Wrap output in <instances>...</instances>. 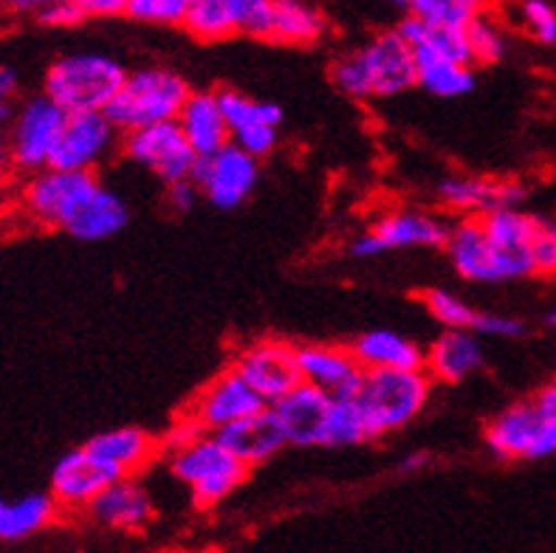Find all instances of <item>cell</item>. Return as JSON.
<instances>
[{"instance_id": "cell-1", "label": "cell", "mask_w": 556, "mask_h": 553, "mask_svg": "<svg viewBox=\"0 0 556 553\" xmlns=\"http://www.w3.org/2000/svg\"><path fill=\"white\" fill-rule=\"evenodd\" d=\"M333 85L351 99H390L416 88V54L399 28L381 32L356 51L337 60Z\"/></svg>"}, {"instance_id": "cell-2", "label": "cell", "mask_w": 556, "mask_h": 553, "mask_svg": "<svg viewBox=\"0 0 556 553\" xmlns=\"http://www.w3.org/2000/svg\"><path fill=\"white\" fill-rule=\"evenodd\" d=\"M432 376L424 367L399 370V367H374L365 370L353 404L359 406L367 438H381L395 429L407 427L424 413L430 401Z\"/></svg>"}, {"instance_id": "cell-3", "label": "cell", "mask_w": 556, "mask_h": 553, "mask_svg": "<svg viewBox=\"0 0 556 553\" xmlns=\"http://www.w3.org/2000/svg\"><path fill=\"white\" fill-rule=\"evenodd\" d=\"M97 173L91 169L46 167L17 176V184L9 196V210L21 217L23 224L37 229H65L79 203L99 187Z\"/></svg>"}, {"instance_id": "cell-4", "label": "cell", "mask_w": 556, "mask_h": 553, "mask_svg": "<svg viewBox=\"0 0 556 553\" xmlns=\"http://www.w3.org/2000/svg\"><path fill=\"white\" fill-rule=\"evenodd\" d=\"M164 452H167L169 472L190 489L192 503L201 512L224 503L252 472L215 432H198L187 443Z\"/></svg>"}, {"instance_id": "cell-5", "label": "cell", "mask_w": 556, "mask_h": 553, "mask_svg": "<svg viewBox=\"0 0 556 553\" xmlns=\"http://www.w3.org/2000/svg\"><path fill=\"white\" fill-rule=\"evenodd\" d=\"M127 68L99 51H74L56 56L46 68L42 93L51 97L65 113L105 111L122 88Z\"/></svg>"}, {"instance_id": "cell-6", "label": "cell", "mask_w": 556, "mask_h": 553, "mask_svg": "<svg viewBox=\"0 0 556 553\" xmlns=\"http://www.w3.org/2000/svg\"><path fill=\"white\" fill-rule=\"evenodd\" d=\"M190 97V85L181 74L169 68H139L127 71L125 83L111 99L105 113L119 127V134L136 127L155 125V122L178 120L184 102Z\"/></svg>"}, {"instance_id": "cell-7", "label": "cell", "mask_w": 556, "mask_h": 553, "mask_svg": "<svg viewBox=\"0 0 556 553\" xmlns=\"http://www.w3.org/2000/svg\"><path fill=\"white\" fill-rule=\"evenodd\" d=\"M486 447L501 461H543L556 455V418L536 399L508 406L486 427Z\"/></svg>"}, {"instance_id": "cell-8", "label": "cell", "mask_w": 556, "mask_h": 553, "mask_svg": "<svg viewBox=\"0 0 556 553\" xmlns=\"http://www.w3.org/2000/svg\"><path fill=\"white\" fill-rule=\"evenodd\" d=\"M63 122L65 111L46 93L28 97L23 105L14 108V120L3 141H7L9 162L17 176L35 173L49 164Z\"/></svg>"}, {"instance_id": "cell-9", "label": "cell", "mask_w": 556, "mask_h": 553, "mask_svg": "<svg viewBox=\"0 0 556 553\" xmlns=\"http://www.w3.org/2000/svg\"><path fill=\"white\" fill-rule=\"evenodd\" d=\"M450 224L446 217L424 210H393L381 215L370 229L351 240L353 257H379L399 249H438L446 243Z\"/></svg>"}, {"instance_id": "cell-10", "label": "cell", "mask_w": 556, "mask_h": 553, "mask_svg": "<svg viewBox=\"0 0 556 553\" xmlns=\"http://www.w3.org/2000/svg\"><path fill=\"white\" fill-rule=\"evenodd\" d=\"M261 178V159L240 150L235 141H226L210 155H198L192 169V181L204 201L215 210H238L257 187Z\"/></svg>"}, {"instance_id": "cell-11", "label": "cell", "mask_w": 556, "mask_h": 553, "mask_svg": "<svg viewBox=\"0 0 556 553\" xmlns=\"http://www.w3.org/2000/svg\"><path fill=\"white\" fill-rule=\"evenodd\" d=\"M122 150L130 162L150 169L164 184L192 178V169L198 164V153L192 150L176 120L127 130Z\"/></svg>"}, {"instance_id": "cell-12", "label": "cell", "mask_w": 556, "mask_h": 553, "mask_svg": "<svg viewBox=\"0 0 556 553\" xmlns=\"http://www.w3.org/2000/svg\"><path fill=\"white\" fill-rule=\"evenodd\" d=\"M275 0H192L184 28L198 40H226V37L271 35Z\"/></svg>"}, {"instance_id": "cell-13", "label": "cell", "mask_w": 556, "mask_h": 553, "mask_svg": "<svg viewBox=\"0 0 556 553\" xmlns=\"http://www.w3.org/2000/svg\"><path fill=\"white\" fill-rule=\"evenodd\" d=\"M116 144H119V127L113 125L105 111L65 113L49 164L51 167L97 173L99 164L105 162Z\"/></svg>"}, {"instance_id": "cell-14", "label": "cell", "mask_w": 556, "mask_h": 553, "mask_svg": "<svg viewBox=\"0 0 556 553\" xmlns=\"http://www.w3.org/2000/svg\"><path fill=\"white\" fill-rule=\"evenodd\" d=\"M263 406L268 404L261 399V392L254 390L235 367H229V370H224L220 376L212 378L210 385L198 390V395L187 404L184 415L195 420L204 432H218V429L229 427L235 420L257 413Z\"/></svg>"}, {"instance_id": "cell-15", "label": "cell", "mask_w": 556, "mask_h": 553, "mask_svg": "<svg viewBox=\"0 0 556 553\" xmlns=\"http://www.w3.org/2000/svg\"><path fill=\"white\" fill-rule=\"evenodd\" d=\"M235 370L247 378L254 390L261 392L266 404L277 401L280 395L303 381L300 376V359H296V344L282 342V339H257L247 344L235 356Z\"/></svg>"}, {"instance_id": "cell-16", "label": "cell", "mask_w": 556, "mask_h": 553, "mask_svg": "<svg viewBox=\"0 0 556 553\" xmlns=\"http://www.w3.org/2000/svg\"><path fill=\"white\" fill-rule=\"evenodd\" d=\"M483 226H486V235L494 246L497 263H501L503 282L534 274L531 235H534L536 215L522 212L520 206H506V210L483 215Z\"/></svg>"}, {"instance_id": "cell-17", "label": "cell", "mask_w": 556, "mask_h": 553, "mask_svg": "<svg viewBox=\"0 0 556 553\" xmlns=\"http://www.w3.org/2000/svg\"><path fill=\"white\" fill-rule=\"evenodd\" d=\"M111 480H116V475L108 472L88 449L79 447L54 463L49 494L56 500L60 512H85Z\"/></svg>"}, {"instance_id": "cell-18", "label": "cell", "mask_w": 556, "mask_h": 553, "mask_svg": "<svg viewBox=\"0 0 556 553\" xmlns=\"http://www.w3.org/2000/svg\"><path fill=\"white\" fill-rule=\"evenodd\" d=\"M85 512L93 523L111 528V531L139 533L153 523L155 508L148 489L136 480V475H127L111 480Z\"/></svg>"}, {"instance_id": "cell-19", "label": "cell", "mask_w": 556, "mask_h": 553, "mask_svg": "<svg viewBox=\"0 0 556 553\" xmlns=\"http://www.w3.org/2000/svg\"><path fill=\"white\" fill-rule=\"evenodd\" d=\"M296 359L303 381L325 390L331 399H353L365 376V367L353 356L351 348L339 344H300Z\"/></svg>"}, {"instance_id": "cell-20", "label": "cell", "mask_w": 556, "mask_h": 553, "mask_svg": "<svg viewBox=\"0 0 556 553\" xmlns=\"http://www.w3.org/2000/svg\"><path fill=\"white\" fill-rule=\"evenodd\" d=\"M331 401L333 399L325 390L308 385V381H300L268 406L275 410L291 447H323V429Z\"/></svg>"}, {"instance_id": "cell-21", "label": "cell", "mask_w": 556, "mask_h": 553, "mask_svg": "<svg viewBox=\"0 0 556 553\" xmlns=\"http://www.w3.org/2000/svg\"><path fill=\"white\" fill-rule=\"evenodd\" d=\"M438 198L450 212L464 217H483L494 210L520 206L526 189L517 181L483 176H452L438 184Z\"/></svg>"}, {"instance_id": "cell-22", "label": "cell", "mask_w": 556, "mask_h": 553, "mask_svg": "<svg viewBox=\"0 0 556 553\" xmlns=\"http://www.w3.org/2000/svg\"><path fill=\"white\" fill-rule=\"evenodd\" d=\"M452 268L469 282H503L501 263L486 235L483 217H460L450 226L444 243Z\"/></svg>"}, {"instance_id": "cell-23", "label": "cell", "mask_w": 556, "mask_h": 553, "mask_svg": "<svg viewBox=\"0 0 556 553\" xmlns=\"http://www.w3.org/2000/svg\"><path fill=\"white\" fill-rule=\"evenodd\" d=\"M85 449L116 477L139 475L162 452V441L141 427H116L93 435Z\"/></svg>"}, {"instance_id": "cell-24", "label": "cell", "mask_w": 556, "mask_h": 553, "mask_svg": "<svg viewBox=\"0 0 556 553\" xmlns=\"http://www.w3.org/2000/svg\"><path fill=\"white\" fill-rule=\"evenodd\" d=\"M226 447L232 449L240 461L247 463L249 469L261 466V463L271 461L282 447H289L286 432H282L280 420H277L271 406H263L257 413L247 415V418L235 420L229 427L215 432Z\"/></svg>"}, {"instance_id": "cell-25", "label": "cell", "mask_w": 556, "mask_h": 553, "mask_svg": "<svg viewBox=\"0 0 556 553\" xmlns=\"http://www.w3.org/2000/svg\"><path fill=\"white\" fill-rule=\"evenodd\" d=\"M483 367V344L478 334L466 328H446L435 342L424 351V370L432 381L458 385Z\"/></svg>"}, {"instance_id": "cell-26", "label": "cell", "mask_w": 556, "mask_h": 553, "mask_svg": "<svg viewBox=\"0 0 556 553\" xmlns=\"http://www.w3.org/2000/svg\"><path fill=\"white\" fill-rule=\"evenodd\" d=\"M127 217H130V210L122 196H116L105 184H99L91 196L79 203V210L71 215L63 231L83 243H99V240L119 235L127 226Z\"/></svg>"}, {"instance_id": "cell-27", "label": "cell", "mask_w": 556, "mask_h": 553, "mask_svg": "<svg viewBox=\"0 0 556 553\" xmlns=\"http://www.w3.org/2000/svg\"><path fill=\"white\" fill-rule=\"evenodd\" d=\"M178 125L198 155H210L224 148L229 136L224 108H220L218 91H190L178 113Z\"/></svg>"}, {"instance_id": "cell-28", "label": "cell", "mask_w": 556, "mask_h": 553, "mask_svg": "<svg viewBox=\"0 0 556 553\" xmlns=\"http://www.w3.org/2000/svg\"><path fill=\"white\" fill-rule=\"evenodd\" d=\"M353 356L359 359L365 370L374 367H399V370H418L424 367V348L395 330H367L351 344Z\"/></svg>"}, {"instance_id": "cell-29", "label": "cell", "mask_w": 556, "mask_h": 553, "mask_svg": "<svg viewBox=\"0 0 556 553\" xmlns=\"http://www.w3.org/2000/svg\"><path fill=\"white\" fill-rule=\"evenodd\" d=\"M60 517V505L51 494H23V498H0V542H23L40 533Z\"/></svg>"}, {"instance_id": "cell-30", "label": "cell", "mask_w": 556, "mask_h": 553, "mask_svg": "<svg viewBox=\"0 0 556 553\" xmlns=\"http://www.w3.org/2000/svg\"><path fill=\"white\" fill-rule=\"evenodd\" d=\"M413 54H416V85H421L432 97H466L475 88L472 63H458L432 51H413Z\"/></svg>"}, {"instance_id": "cell-31", "label": "cell", "mask_w": 556, "mask_h": 553, "mask_svg": "<svg viewBox=\"0 0 556 553\" xmlns=\"http://www.w3.org/2000/svg\"><path fill=\"white\" fill-rule=\"evenodd\" d=\"M325 35V17L305 0H275L271 35L268 40L282 46H311Z\"/></svg>"}, {"instance_id": "cell-32", "label": "cell", "mask_w": 556, "mask_h": 553, "mask_svg": "<svg viewBox=\"0 0 556 553\" xmlns=\"http://www.w3.org/2000/svg\"><path fill=\"white\" fill-rule=\"evenodd\" d=\"M220 108H224L226 125H229V136L240 127L249 125H277L282 122V108L275 102H261L240 91H218Z\"/></svg>"}, {"instance_id": "cell-33", "label": "cell", "mask_w": 556, "mask_h": 553, "mask_svg": "<svg viewBox=\"0 0 556 553\" xmlns=\"http://www.w3.org/2000/svg\"><path fill=\"white\" fill-rule=\"evenodd\" d=\"M365 441L370 438L359 406L353 404V399H333L323 429V447H356Z\"/></svg>"}, {"instance_id": "cell-34", "label": "cell", "mask_w": 556, "mask_h": 553, "mask_svg": "<svg viewBox=\"0 0 556 553\" xmlns=\"http://www.w3.org/2000/svg\"><path fill=\"white\" fill-rule=\"evenodd\" d=\"M466 40H469L472 65L501 63L503 56H506V32L489 12H480L478 17L466 23Z\"/></svg>"}, {"instance_id": "cell-35", "label": "cell", "mask_w": 556, "mask_h": 553, "mask_svg": "<svg viewBox=\"0 0 556 553\" xmlns=\"http://www.w3.org/2000/svg\"><path fill=\"white\" fill-rule=\"evenodd\" d=\"M489 0H409V12L432 23L466 26V23L486 12Z\"/></svg>"}, {"instance_id": "cell-36", "label": "cell", "mask_w": 556, "mask_h": 553, "mask_svg": "<svg viewBox=\"0 0 556 553\" xmlns=\"http://www.w3.org/2000/svg\"><path fill=\"white\" fill-rule=\"evenodd\" d=\"M421 302L427 305L432 319L444 325V328L472 330L478 309H472L469 302L460 300L455 291H446V288H430V291H424Z\"/></svg>"}, {"instance_id": "cell-37", "label": "cell", "mask_w": 556, "mask_h": 553, "mask_svg": "<svg viewBox=\"0 0 556 553\" xmlns=\"http://www.w3.org/2000/svg\"><path fill=\"white\" fill-rule=\"evenodd\" d=\"M192 0H127L125 14L150 26H184Z\"/></svg>"}, {"instance_id": "cell-38", "label": "cell", "mask_w": 556, "mask_h": 553, "mask_svg": "<svg viewBox=\"0 0 556 553\" xmlns=\"http://www.w3.org/2000/svg\"><path fill=\"white\" fill-rule=\"evenodd\" d=\"M520 23L534 40L554 46L556 42V9L548 0H522Z\"/></svg>"}, {"instance_id": "cell-39", "label": "cell", "mask_w": 556, "mask_h": 553, "mask_svg": "<svg viewBox=\"0 0 556 553\" xmlns=\"http://www.w3.org/2000/svg\"><path fill=\"white\" fill-rule=\"evenodd\" d=\"M531 260H534V274H556V224H551L548 217L536 215Z\"/></svg>"}, {"instance_id": "cell-40", "label": "cell", "mask_w": 556, "mask_h": 553, "mask_svg": "<svg viewBox=\"0 0 556 553\" xmlns=\"http://www.w3.org/2000/svg\"><path fill=\"white\" fill-rule=\"evenodd\" d=\"M240 150H247L254 159H266L277 148V125H249L235 130L232 139Z\"/></svg>"}, {"instance_id": "cell-41", "label": "cell", "mask_w": 556, "mask_h": 553, "mask_svg": "<svg viewBox=\"0 0 556 553\" xmlns=\"http://www.w3.org/2000/svg\"><path fill=\"white\" fill-rule=\"evenodd\" d=\"M35 17L49 28H74L88 21V14L83 12L77 0H54L49 7L37 9Z\"/></svg>"}, {"instance_id": "cell-42", "label": "cell", "mask_w": 556, "mask_h": 553, "mask_svg": "<svg viewBox=\"0 0 556 553\" xmlns=\"http://www.w3.org/2000/svg\"><path fill=\"white\" fill-rule=\"evenodd\" d=\"M472 330L478 337H497V339H517L526 334V325L515 316L506 314H489V311H478L475 316Z\"/></svg>"}, {"instance_id": "cell-43", "label": "cell", "mask_w": 556, "mask_h": 553, "mask_svg": "<svg viewBox=\"0 0 556 553\" xmlns=\"http://www.w3.org/2000/svg\"><path fill=\"white\" fill-rule=\"evenodd\" d=\"M198 196H201V192H198V187L192 178H181V181L167 184V203L176 212L192 210V203H195Z\"/></svg>"}, {"instance_id": "cell-44", "label": "cell", "mask_w": 556, "mask_h": 553, "mask_svg": "<svg viewBox=\"0 0 556 553\" xmlns=\"http://www.w3.org/2000/svg\"><path fill=\"white\" fill-rule=\"evenodd\" d=\"M77 3L88 17H116L127 9V0H77Z\"/></svg>"}, {"instance_id": "cell-45", "label": "cell", "mask_w": 556, "mask_h": 553, "mask_svg": "<svg viewBox=\"0 0 556 553\" xmlns=\"http://www.w3.org/2000/svg\"><path fill=\"white\" fill-rule=\"evenodd\" d=\"M21 91V77H17V71L0 56V102H14Z\"/></svg>"}, {"instance_id": "cell-46", "label": "cell", "mask_w": 556, "mask_h": 553, "mask_svg": "<svg viewBox=\"0 0 556 553\" xmlns=\"http://www.w3.org/2000/svg\"><path fill=\"white\" fill-rule=\"evenodd\" d=\"M14 167L12 162H9V150H7V141L0 139V203L9 201V196H12V181H14Z\"/></svg>"}, {"instance_id": "cell-47", "label": "cell", "mask_w": 556, "mask_h": 553, "mask_svg": "<svg viewBox=\"0 0 556 553\" xmlns=\"http://www.w3.org/2000/svg\"><path fill=\"white\" fill-rule=\"evenodd\" d=\"M536 404L543 406L545 413L554 415V418H556V385L545 387V390L540 392V395H536Z\"/></svg>"}, {"instance_id": "cell-48", "label": "cell", "mask_w": 556, "mask_h": 553, "mask_svg": "<svg viewBox=\"0 0 556 553\" xmlns=\"http://www.w3.org/2000/svg\"><path fill=\"white\" fill-rule=\"evenodd\" d=\"M427 461H430L427 455H407L402 463H399V472H404V475H413V472L424 469V466H427Z\"/></svg>"}, {"instance_id": "cell-49", "label": "cell", "mask_w": 556, "mask_h": 553, "mask_svg": "<svg viewBox=\"0 0 556 553\" xmlns=\"http://www.w3.org/2000/svg\"><path fill=\"white\" fill-rule=\"evenodd\" d=\"M12 120H14V102H0V139L7 136Z\"/></svg>"}, {"instance_id": "cell-50", "label": "cell", "mask_w": 556, "mask_h": 553, "mask_svg": "<svg viewBox=\"0 0 556 553\" xmlns=\"http://www.w3.org/2000/svg\"><path fill=\"white\" fill-rule=\"evenodd\" d=\"M545 323H548L551 328H556V311H551V314H548V319H545Z\"/></svg>"}, {"instance_id": "cell-51", "label": "cell", "mask_w": 556, "mask_h": 553, "mask_svg": "<svg viewBox=\"0 0 556 553\" xmlns=\"http://www.w3.org/2000/svg\"><path fill=\"white\" fill-rule=\"evenodd\" d=\"M390 3H395V7H404V9H407L409 0H390Z\"/></svg>"}, {"instance_id": "cell-52", "label": "cell", "mask_w": 556, "mask_h": 553, "mask_svg": "<svg viewBox=\"0 0 556 553\" xmlns=\"http://www.w3.org/2000/svg\"><path fill=\"white\" fill-rule=\"evenodd\" d=\"M7 3H9V0H0V9H3V7H7Z\"/></svg>"}, {"instance_id": "cell-53", "label": "cell", "mask_w": 556, "mask_h": 553, "mask_svg": "<svg viewBox=\"0 0 556 553\" xmlns=\"http://www.w3.org/2000/svg\"><path fill=\"white\" fill-rule=\"evenodd\" d=\"M407 7H409V3H407Z\"/></svg>"}, {"instance_id": "cell-54", "label": "cell", "mask_w": 556, "mask_h": 553, "mask_svg": "<svg viewBox=\"0 0 556 553\" xmlns=\"http://www.w3.org/2000/svg\"><path fill=\"white\" fill-rule=\"evenodd\" d=\"M554 385H556V381H554Z\"/></svg>"}]
</instances>
